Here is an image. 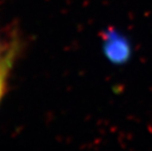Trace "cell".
Wrapping results in <instances>:
<instances>
[{
  "instance_id": "1",
  "label": "cell",
  "mask_w": 152,
  "mask_h": 151,
  "mask_svg": "<svg viewBox=\"0 0 152 151\" xmlns=\"http://www.w3.org/2000/svg\"><path fill=\"white\" fill-rule=\"evenodd\" d=\"M102 51L108 62L115 66H123L131 60L132 45L126 34L115 28L109 27L101 33Z\"/></svg>"
},
{
  "instance_id": "2",
  "label": "cell",
  "mask_w": 152,
  "mask_h": 151,
  "mask_svg": "<svg viewBox=\"0 0 152 151\" xmlns=\"http://www.w3.org/2000/svg\"><path fill=\"white\" fill-rule=\"evenodd\" d=\"M10 65V61L8 59H5L3 63L0 65V101L3 97L5 91V85H6V75L8 73V68Z\"/></svg>"
}]
</instances>
